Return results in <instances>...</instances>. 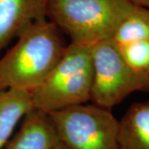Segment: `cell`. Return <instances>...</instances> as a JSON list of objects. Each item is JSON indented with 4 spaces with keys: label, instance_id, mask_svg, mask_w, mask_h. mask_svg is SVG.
Listing matches in <instances>:
<instances>
[{
    "label": "cell",
    "instance_id": "6da1fadb",
    "mask_svg": "<svg viewBox=\"0 0 149 149\" xmlns=\"http://www.w3.org/2000/svg\"><path fill=\"white\" fill-rule=\"evenodd\" d=\"M17 38L0 58V91L32 92L57 64L67 45L47 18L32 23Z\"/></svg>",
    "mask_w": 149,
    "mask_h": 149
},
{
    "label": "cell",
    "instance_id": "7a4b0ae2",
    "mask_svg": "<svg viewBox=\"0 0 149 149\" xmlns=\"http://www.w3.org/2000/svg\"><path fill=\"white\" fill-rule=\"evenodd\" d=\"M133 6L130 0H48L47 17L70 43L93 46L111 39Z\"/></svg>",
    "mask_w": 149,
    "mask_h": 149
},
{
    "label": "cell",
    "instance_id": "3957f363",
    "mask_svg": "<svg viewBox=\"0 0 149 149\" xmlns=\"http://www.w3.org/2000/svg\"><path fill=\"white\" fill-rule=\"evenodd\" d=\"M92 82L91 46L70 43L47 77L31 92L33 109L49 113L86 104Z\"/></svg>",
    "mask_w": 149,
    "mask_h": 149
},
{
    "label": "cell",
    "instance_id": "277c9868",
    "mask_svg": "<svg viewBox=\"0 0 149 149\" xmlns=\"http://www.w3.org/2000/svg\"><path fill=\"white\" fill-rule=\"evenodd\" d=\"M48 114L68 149H118V120L109 109L82 104Z\"/></svg>",
    "mask_w": 149,
    "mask_h": 149
},
{
    "label": "cell",
    "instance_id": "5b68a950",
    "mask_svg": "<svg viewBox=\"0 0 149 149\" xmlns=\"http://www.w3.org/2000/svg\"><path fill=\"white\" fill-rule=\"evenodd\" d=\"M93 82L91 100L111 109L133 92L141 91L139 81L112 39L91 46Z\"/></svg>",
    "mask_w": 149,
    "mask_h": 149
},
{
    "label": "cell",
    "instance_id": "8992f818",
    "mask_svg": "<svg viewBox=\"0 0 149 149\" xmlns=\"http://www.w3.org/2000/svg\"><path fill=\"white\" fill-rule=\"evenodd\" d=\"M48 0H0V54L32 23L47 17Z\"/></svg>",
    "mask_w": 149,
    "mask_h": 149
},
{
    "label": "cell",
    "instance_id": "52a82bcc",
    "mask_svg": "<svg viewBox=\"0 0 149 149\" xmlns=\"http://www.w3.org/2000/svg\"><path fill=\"white\" fill-rule=\"evenodd\" d=\"M60 143L49 114L33 109L22 118L19 130L4 149H55Z\"/></svg>",
    "mask_w": 149,
    "mask_h": 149
},
{
    "label": "cell",
    "instance_id": "ba28073f",
    "mask_svg": "<svg viewBox=\"0 0 149 149\" xmlns=\"http://www.w3.org/2000/svg\"><path fill=\"white\" fill-rule=\"evenodd\" d=\"M118 149H149V100L135 103L118 120Z\"/></svg>",
    "mask_w": 149,
    "mask_h": 149
},
{
    "label": "cell",
    "instance_id": "9c48e42d",
    "mask_svg": "<svg viewBox=\"0 0 149 149\" xmlns=\"http://www.w3.org/2000/svg\"><path fill=\"white\" fill-rule=\"evenodd\" d=\"M32 109L31 92L0 91V149L5 147L18 123Z\"/></svg>",
    "mask_w": 149,
    "mask_h": 149
},
{
    "label": "cell",
    "instance_id": "30bf717a",
    "mask_svg": "<svg viewBox=\"0 0 149 149\" xmlns=\"http://www.w3.org/2000/svg\"><path fill=\"white\" fill-rule=\"evenodd\" d=\"M111 39L118 46L149 40V9L134 4Z\"/></svg>",
    "mask_w": 149,
    "mask_h": 149
},
{
    "label": "cell",
    "instance_id": "8fae6325",
    "mask_svg": "<svg viewBox=\"0 0 149 149\" xmlns=\"http://www.w3.org/2000/svg\"><path fill=\"white\" fill-rule=\"evenodd\" d=\"M118 47L139 81L141 91L149 89V40L133 42Z\"/></svg>",
    "mask_w": 149,
    "mask_h": 149
},
{
    "label": "cell",
    "instance_id": "7c38bea8",
    "mask_svg": "<svg viewBox=\"0 0 149 149\" xmlns=\"http://www.w3.org/2000/svg\"><path fill=\"white\" fill-rule=\"evenodd\" d=\"M135 5L141 6L149 9V0H130Z\"/></svg>",
    "mask_w": 149,
    "mask_h": 149
},
{
    "label": "cell",
    "instance_id": "4fadbf2b",
    "mask_svg": "<svg viewBox=\"0 0 149 149\" xmlns=\"http://www.w3.org/2000/svg\"><path fill=\"white\" fill-rule=\"evenodd\" d=\"M55 149H68V148H67L66 147H65L64 145H63L62 143H60Z\"/></svg>",
    "mask_w": 149,
    "mask_h": 149
}]
</instances>
